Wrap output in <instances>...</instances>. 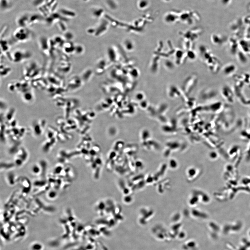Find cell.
<instances>
[{"mask_svg":"<svg viewBox=\"0 0 250 250\" xmlns=\"http://www.w3.org/2000/svg\"><path fill=\"white\" fill-rule=\"evenodd\" d=\"M104 204L103 202H101L99 205V209L103 210L104 209Z\"/></svg>","mask_w":250,"mask_h":250,"instance_id":"obj_6","label":"cell"},{"mask_svg":"<svg viewBox=\"0 0 250 250\" xmlns=\"http://www.w3.org/2000/svg\"><path fill=\"white\" fill-rule=\"evenodd\" d=\"M59 13L65 17H74L75 14L71 10L67 9V8H62L59 10Z\"/></svg>","mask_w":250,"mask_h":250,"instance_id":"obj_3","label":"cell"},{"mask_svg":"<svg viewBox=\"0 0 250 250\" xmlns=\"http://www.w3.org/2000/svg\"><path fill=\"white\" fill-rule=\"evenodd\" d=\"M124 200H125V202H130L132 200V198H131V197L127 196V197H125L124 198Z\"/></svg>","mask_w":250,"mask_h":250,"instance_id":"obj_5","label":"cell"},{"mask_svg":"<svg viewBox=\"0 0 250 250\" xmlns=\"http://www.w3.org/2000/svg\"><path fill=\"white\" fill-rule=\"evenodd\" d=\"M30 32L26 27L19 28L14 33V37L16 39L20 42H24L28 40L30 38Z\"/></svg>","mask_w":250,"mask_h":250,"instance_id":"obj_1","label":"cell"},{"mask_svg":"<svg viewBox=\"0 0 250 250\" xmlns=\"http://www.w3.org/2000/svg\"><path fill=\"white\" fill-rule=\"evenodd\" d=\"M12 5L10 0H1V10L2 12H6L10 9Z\"/></svg>","mask_w":250,"mask_h":250,"instance_id":"obj_2","label":"cell"},{"mask_svg":"<svg viewBox=\"0 0 250 250\" xmlns=\"http://www.w3.org/2000/svg\"><path fill=\"white\" fill-rule=\"evenodd\" d=\"M46 0H33L32 3L34 6L39 8L46 3Z\"/></svg>","mask_w":250,"mask_h":250,"instance_id":"obj_4","label":"cell"}]
</instances>
